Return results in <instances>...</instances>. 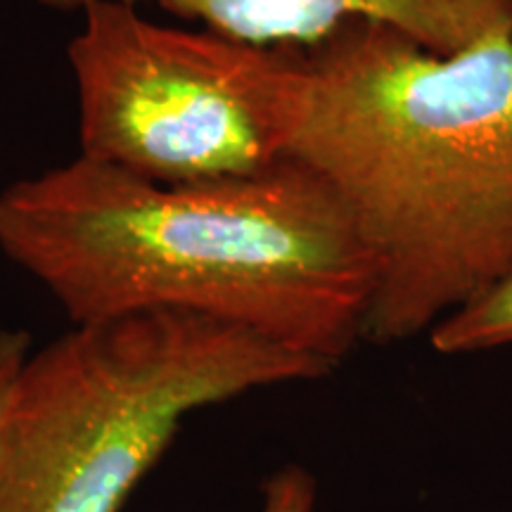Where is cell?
Instances as JSON below:
<instances>
[{"label": "cell", "mask_w": 512, "mask_h": 512, "mask_svg": "<svg viewBox=\"0 0 512 512\" xmlns=\"http://www.w3.org/2000/svg\"><path fill=\"white\" fill-rule=\"evenodd\" d=\"M29 337L24 332H0V432L15 380L27 361Z\"/></svg>", "instance_id": "cell-8"}, {"label": "cell", "mask_w": 512, "mask_h": 512, "mask_svg": "<svg viewBox=\"0 0 512 512\" xmlns=\"http://www.w3.org/2000/svg\"><path fill=\"white\" fill-rule=\"evenodd\" d=\"M0 249L74 325L192 311L332 366L363 342L377 283L349 209L292 157L183 185L76 157L0 190Z\"/></svg>", "instance_id": "cell-2"}, {"label": "cell", "mask_w": 512, "mask_h": 512, "mask_svg": "<svg viewBox=\"0 0 512 512\" xmlns=\"http://www.w3.org/2000/svg\"><path fill=\"white\" fill-rule=\"evenodd\" d=\"M337 366L178 309L74 325L24 361L0 432V512H119L188 413Z\"/></svg>", "instance_id": "cell-3"}, {"label": "cell", "mask_w": 512, "mask_h": 512, "mask_svg": "<svg viewBox=\"0 0 512 512\" xmlns=\"http://www.w3.org/2000/svg\"><path fill=\"white\" fill-rule=\"evenodd\" d=\"M278 138L375 259L363 342H406L512 264V19L456 53L354 19L280 48Z\"/></svg>", "instance_id": "cell-1"}, {"label": "cell", "mask_w": 512, "mask_h": 512, "mask_svg": "<svg viewBox=\"0 0 512 512\" xmlns=\"http://www.w3.org/2000/svg\"><path fill=\"white\" fill-rule=\"evenodd\" d=\"M316 501V482L309 472L287 465L268 477L261 512H311Z\"/></svg>", "instance_id": "cell-7"}, {"label": "cell", "mask_w": 512, "mask_h": 512, "mask_svg": "<svg viewBox=\"0 0 512 512\" xmlns=\"http://www.w3.org/2000/svg\"><path fill=\"white\" fill-rule=\"evenodd\" d=\"M79 12L95 0H38ZM155 3L202 29L261 48H306L354 22L375 19L406 31L437 53H456L512 19V0H119Z\"/></svg>", "instance_id": "cell-5"}, {"label": "cell", "mask_w": 512, "mask_h": 512, "mask_svg": "<svg viewBox=\"0 0 512 512\" xmlns=\"http://www.w3.org/2000/svg\"><path fill=\"white\" fill-rule=\"evenodd\" d=\"M439 354H470L512 344V264L482 292L430 330Z\"/></svg>", "instance_id": "cell-6"}, {"label": "cell", "mask_w": 512, "mask_h": 512, "mask_svg": "<svg viewBox=\"0 0 512 512\" xmlns=\"http://www.w3.org/2000/svg\"><path fill=\"white\" fill-rule=\"evenodd\" d=\"M67 60L79 157L152 183L245 176L283 159L280 48L152 22L138 5L95 0Z\"/></svg>", "instance_id": "cell-4"}]
</instances>
